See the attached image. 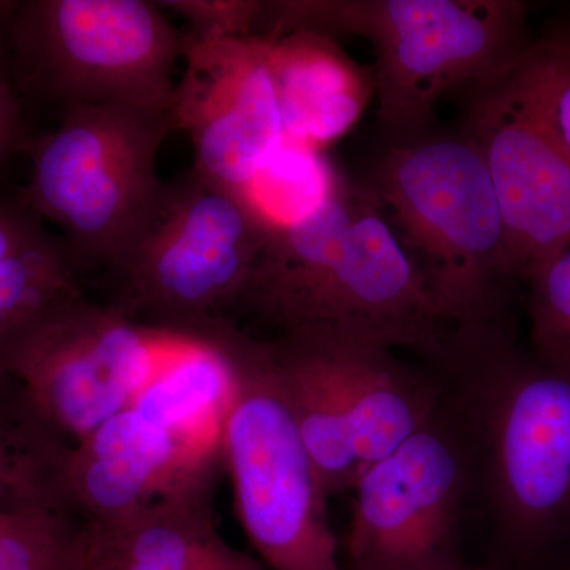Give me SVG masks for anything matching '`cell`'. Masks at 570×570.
I'll return each instance as SVG.
<instances>
[{
  "instance_id": "obj_1",
  "label": "cell",
  "mask_w": 570,
  "mask_h": 570,
  "mask_svg": "<svg viewBox=\"0 0 570 570\" xmlns=\"http://www.w3.org/2000/svg\"><path fill=\"white\" fill-rule=\"evenodd\" d=\"M464 419L497 570H530L570 535V377L513 322L460 325L430 360Z\"/></svg>"
},
{
  "instance_id": "obj_2",
  "label": "cell",
  "mask_w": 570,
  "mask_h": 570,
  "mask_svg": "<svg viewBox=\"0 0 570 570\" xmlns=\"http://www.w3.org/2000/svg\"><path fill=\"white\" fill-rule=\"evenodd\" d=\"M238 311L277 333L321 330L433 358L455 328L367 186L275 228Z\"/></svg>"
},
{
  "instance_id": "obj_3",
  "label": "cell",
  "mask_w": 570,
  "mask_h": 570,
  "mask_svg": "<svg viewBox=\"0 0 570 570\" xmlns=\"http://www.w3.org/2000/svg\"><path fill=\"white\" fill-rule=\"evenodd\" d=\"M520 0H268L255 36L362 37L376 55L377 115L392 132L417 134L442 97L474 91L530 50Z\"/></svg>"
},
{
  "instance_id": "obj_4",
  "label": "cell",
  "mask_w": 570,
  "mask_h": 570,
  "mask_svg": "<svg viewBox=\"0 0 570 570\" xmlns=\"http://www.w3.org/2000/svg\"><path fill=\"white\" fill-rule=\"evenodd\" d=\"M455 326L512 322L517 287L497 193L469 138L393 146L367 183Z\"/></svg>"
},
{
  "instance_id": "obj_5",
  "label": "cell",
  "mask_w": 570,
  "mask_h": 570,
  "mask_svg": "<svg viewBox=\"0 0 570 570\" xmlns=\"http://www.w3.org/2000/svg\"><path fill=\"white\" fill-rule=\"evenodd\" d=\"M272 228L243 194L190 168L163 193L108 269L110 305L140 324L206 343L238 311Z\"/></svg>"
},
{
  "instance_id": "obj_6",
  "label": "cell",
  "mask_w": 570,
  "mask_h": 570,
  "mask_svg": "<svg viewBox=\"0 0 570 570\" xmlns=\"http://www.w3.org/2000/svg\"><path fill=\"white\" fill-rule=\"evenodd\" d=\"M184 36L157 2L14 0L7 75L26 104L171 110Z\"/></svg>"
},
{
  "instance_id": "obj_7",
  "label": "cell",
  "mask_w": 570,
  "mask_h": 570,
  "mask_svg": "<svg viewBox=\"0 0 570 570\" xmlns=\"http://www.w3.org/2000/svg\"><path fill=\"white\" fill-rule=\"evenodd\" d=\"M171 132L170 111L73 105L55 130L33 135L22 194L59 228L80 275L108 272L140 232L164 189L157 157Z\"/></svg>"
},
{
  "instance_id": "obj_8",
  "label": "cell",
  "mask_w": 570,
  "mask_h": 570,
  "mask_svg": "<svg viewBox=\"0 0 570 570\" xmlns=\"http://www.w3.org/2000/svg\"><path fill=\"white\" fill-rule=\"evenodd\" d=\"M213 344L230 376L220 450L247 540L272 570H341L328 497L261 340L228 324Z\"/></svg>"
},
{
  "instance_id": "obj_9",
  "label": "cell",
  "mask_w": 570,
  "mask_h": 570,
  "mask_svg": "<svg viewBox=\"0 0 570 570\" xmlns=\"http://www.w3.org/2000/svg\"><path fill=\"white\" fill-rule=\"evenodd\" d=\"M348 570H463L461 521L475 493L471 431L441 387L425 425L356 482Z\"/></svg>"
},
{
  "instance_id": "obj_10",
  "label": "cell",
  "mask_w": 570,
  "mask_h": 570,
  "mask_svg": "<svg viewBox=\"0 0 570 570\" xmlns=\"http://www.w3.org/2000/svg\"><path fill=\"white\" fill-rule=\"evenodd\" d=\"M468 134L497 193L517 284L570 243V156L547 104L539 45L469 92Z\"/></svg>"
},
{
  "instance_id": "obj_11",
  "label": "cell",
  "mask_w": 570,
  "mask_h": 570,
  "mask_svg": "<svg viewBox=\"0 0 570 570\" xmlns=\"http://www.w3.org/2000/svg\"><path fill=\"white\" fill-rule=\"evenodd\" d=\"M170 336L82 294L32 330L7 374L71 448L132 404L160 370L157 347Z\"/></svg>"
},
{
  "instance_id": "obj_12",
  "label": "cell",
  "mask_w": 570,
  "mask_h": 570,
  "mask_svg": "<svg viewBox=\"0 0 570 570\" xmlns=\"http://www.w3.org/2000/svg\"><path fill=\"white\" fill-rule=\"evenodd\" d=\"M184 36L171 118L194 146L193 170L245 195L285 141L262 37Z\"/></svg>"
},
{
  "instance_id": "obj_13",
  "label": "cell",
  "mask_w": 570,
  "mask_h": 570,
  "mask_svg": "<svg viewBox=\"0 0 570 570\" xmlns=\"http://www.w3.org/2000/svg\"><path fill=\"white\" fill-rule=\"evenodd\" d=\"M195 433L130 404L71 445L59 472V509L82 527L110 523L213 474L223 453L198 449Z\"/></svg>"
},
{
  "instance_id": "obj_14",
  "label": "cell",
  "mask_w": 570,
  "mask_h": 570,
  "mask_svg": "<svg viewBox=\"0 0 570 570\" xmlns=\"http://www.w3.org/2000/svg\"><path fill=\"white\" fill-rule=\"evenodd\" d=\"M261 347L326 497L352 493L363 468L352 430L355 390L347 341L321 330H294L261 340Z\"/></svg>"
},
{
  "instance_id": "obj_15",
  "label": "cell",
  "mask_w": 570,
  "mask_h": 570,
  "mask_svg": "<svg viewBox=\"0 0 570 570\" xmlns=\"http://www.w3.org/2000/svg\"><path fill=\"white\" fill-rule=\"evenodd\" d=\"M214 478L168 491L121 520L82 527L85 570H253L258 561L217 530Z\"/></svg>"
},
{
  "instance_id": "obj_16",
  "label": "cell",
  "mask_w": 570,
  "mask_h": 570,
  "mask_svg": "<svg viewBox=\"0 0 570 570\" xmlns=\"http://www.w3.org/2000/svg\"><path fill=\"white\" fill-rule=\"evenodd\" d=\"M265 40L285 138L322 149L346 135L376 92L373 71L321 33Z\"/></svg>"
},
{
  "instance_id": "obj_17",
  "label": "cell",
  "mask_w": 570,
  "mask_h": 570,
  "mask_svg": "<svg viewBox=\"0 0 570 570\" xmlns=\"http://www.w3.org/2000/svg\"><path fill=\"white\" fill-rule=\"evenodd\" d=\"M80 277L22 189L0 190V374L45 317L85 294Z\"/></svg>"
},
{
  "instance_id": "obj_18",
  "label": "cell",
  "mask_w": 570,
  "mask_h": 570,
  "mask_svg": "<svg viewBox=\"0 0 570 570\" xmlns=\"http://www.w3.org/2000/svg\"><path fill=\"white\" fill-rule=\"evenodd\" d=\"M69 449L37 417L13 377L0 374V512H61L58 480Z\"/></svg>"
},
{
  "instance_id": "obj_19",
  "label": "cell",
  "mask_w": 570,
  "mask_h": 570,
  "mask_svg": "<svg viewBox=\"0 0 570 570\" xmlns=\"http://www.w3.org/2000/svg\"><path fill=\"white\" fill-rule=\"evenodd\" d=\"M343 181L322 149L287 140L261 171L245 197L272 230L296 223L335 193Z\"/></svg>"
},
{
  "instance_id": "obj_20",
  "label": "cell",
  "mask_w": 570,
  "mask_h": 570,
  "mask_svg": "<svg viewBox=\"0 0 570 570\" xmlns=\"http://www.w3.org/2000/svg\"><path fill=\"white\" fill-rule=\"evenodd\" d=\"M0 570H85L81 524L48 508L3 510Z\"/></svg>"
},
{
  "instance_id": "obj_21",
  "label": "cell",
  "mask_w": 570,
  "mask_h": 570,
  "mask_svg": "<svg viewBox=\"0 0 570 570\" xmlns=\"http://www.w3.org/2000/svg\"><path fill=\"white\" fill-rule=\"evenodd\" d=\"M528 346L570 377V243L539 265L527 283Z\"/></svg>"
},
{
  "instance_id": "obj_22",
  "label": "cell",
  "mask_w": 570,
  "mask_h": 570,
  "mask_svg": "<svg viewBox=\"0 0 570 570\" xmlns=\"http://www.w3.org/2000/svg\"><path fill=\"white\" fill-rule=\"evenodd\" d=\"M164 10H174L189 24V37H253L257 26L258 0H165Z\"/></svg>"
},
{
  "instance_id": "obj_23",
  "label": "cell",
  "mask_w": 570,
  "mask_h": 570,
  "mask_svg": "<svg viewBox=\"0 0 570 570\" xmlns=\"http://www.w3.org/2000/svg\"><path fill=\"white\" fill-rule=\"evenodd\" d=\"M551 122L570 156V36L539 41Z\"/></svg>"
},
{
  "instance_id": "obj_24",
  "label": "cell",
  "mask_w": 570,
  "mask_h": 570,
  "mask_svg": "<svg viewBox=\"0 0 570 570\" xmlns=\"http://www.w3.org/2000/svg\"><path fill=\"white\" fill-rule=\"evenodd\" d=\"M28 104L14 88L9 75L0 71V174L11 157L26 153L33 134L29 129Z\"/></svg>"
},
{
  "instance_id": "obj_25",
  "label": "cell",
  "mask_w": 570,
  "mask_h": 570,
  "mask_svg": "<svg viewBox=\"0 0 570 570\" xmlns=\"http://www.w3.org/2000/svg\"><path fill=\"white\" fill-rule=\"evenodd\" d=\"M530 570H570V535L551 549Z\"/></svg>"
},
{
  "instance_id": "obj_26",
  "label": "cell",
  "mask_w": 570,
  "mask_h": 570,
  "mask_svg": "<svg viewBox=\"0 0 570 570\" xmlns=\"http://www.w3.org/2000/svg\"><path fill=\"white\" fill-rule=\"evenodd\" d=\"M14 0H0V71L7 73V28Z\"/></svg>"
},
{
  "instance_id": "obj_27",
  "label": "cell",
  "mask_w": 570,
  "mask_h": 570,
  "mask_svg": "<svg viewBox=\"0 0 570 570\" xmlns=\"http://www.w3.org/2000/svg\"><path fill=\"white\" fill-rule=\"evenodd\" d=\"M463 570H497V569H493V568H491V566H490V568H479V569H469V568H464Z\"/></svg>"
}]
</instances>
